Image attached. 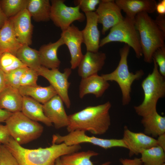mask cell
<instances>
[{
	"instance_id": "d590c367",
	"label": "cell",
	"mask_w": 165,
	"mask_h": 165,
	"mask_svg": "<svg viewBox=\"0 0 165 165\" xmlns=\"http://www.w3.org/2000/svg\"><path fill=\"white\" fill-rule=\"evenodd\" d=\"M158 65L160 73L165 77V46L158 48L154 53L152 56Z\"/></svg>"
},
{
	"instance_id": "8d00e7d4",
	"label": "cell",
	"mask_w": 165,
	"mask_h": 165,
	"mask_svg": "<svg viewBox=\"0 0 165 165\" xmlns=\"http://www.w3.org/2000/svg\"><path fill=\"white\" fill-rule=\"evenodd\" d=\"M11 137L6 126L0 124V142L6 145Z\"/></svg>"
},
{
	"instance_id": "7dc6e473",
	"label": "cell",
	"mask_w": 165,
	"mask_h": 165,
	"mask_svg": "<svg viewBox=\"0 0 165 165\" xmlns=\"http://www.w3.org/2000/svg\"><path fill=\"white\" fill-rule=\"evenodd\" d=\"M1 145V143L0 142V148Z\"/></svg>"
},
{
	"instance_id": "ba28073f",
	"label": "cell",
	"mask_w": 165,
	"mask_h": 165,
	"mask_svg": "<svg viewBox=\"0 0 165 165\" xmlns=\"http://www.w3.org/2000/svg\"><path fill=\"white\" fill-rule=\"evenodd\" d=\"M85 132L82 131L75 130L68 132L65 135L53 134L52 136V144L64 143L68 145L71 146L80 145L82 143H88L105 149L115 147L127 148L122 139L101 138L93 136H88Z\"/></svg>"
},
{
	"instance_id": "d6986e66",
	"label": "cell",
	"mask_w": 165,
	"mask_h": 165,
	"mask_svg": "<svg viewBox=\"0 0 165 165\" xmlns=\"http://www.w3.org/2000/svg\"><path fill=\"white\" fill-rule=\"evenodd\" d=\"M50 19L62 31L70 26L76 18L70 13L63 0H51Z\"/></svg>"
},
{
	"instance_id": "bcb514c9",
	"label": "cell",
	"mask_w": 165,
	"mask_h": 165,
	"mask_svg": "<svg viewBox=\"0 0 165 165\" xmlns=\"http://www.w3.org/2000/svg\"><path fill=\"white\" fill-rule=\"evenodd\" d=\"M162 165H165V163H164L163 164H162Z\"/></svg>"
},
{
	"instance_id": "c3c4849f",
	"label": "cell",
	"mask_w": 165,
	"mask_h": 165,
	"mask_svg": "<svg viewBox=\"0 0 165 165\" xmlns=\"http://www.w3.org/2000/svg\"><path fill=\"white\" fill-rule=\"evenodd\" d=\"M1 54L0 53V56H1Z\"/></svg>"
},
{
	"instance_id": "b9f144b4",
	"label": "cell",
	"mask_w": 165,
	"mask_h": 165,
	"mask_svg": "<svg viewBox=\"0 0 165 165\" xmlns=\"http://www.w3.org/2000/svg\"><path fill=\"white\" fill-rule=\"evenodd\" d=\"M6 85L5 73L0 69V94Z\"/></svg>"
},
{
	"instance_id": "ab89813d",
	"label": "cell",
	"mask_w": 165,
	"mask_h": 165,
	"mask_svg": "<svg viewBox=\"0 0 165 165\" xmlns=\"http://www.w3.org/2000/svg\"><path fill=\"white\" fill-rule=\"evenodd\" d=\"M159 15H165V0H162L157 3L156 9Z\"/></svg>"
},
{
	"instance_id": "5b68a950",
	"label": "cell",
	"mask_w": 165,
	"mask_h": 165,
	"mask_svg": "<svg viewBox=\"0 0 165 165\" xmlns=\"http://www.w3.org/2000/svg\"><path fill=\"white\" fill-rule=\"evenodd\" d=\"M130 48L125 44L120 50V59L116 69L110 73L101 75L105 80L115 81L118 84L122 92L123 105H127L130 102L131 86L133 82L141 79L144 74L142 69L137 71L135 73L129 71L127 58Z\"/></svg>"
},
{
	"instance_id": "1f68e13d",
	"label": "cell",
	"mask_w": 165,
	"mask_h": 165,
	"mask_svg": "<svg viewBox=\"0 0 165 165\" xmlns=\"http://www.w3.org/2000/svg\"><path fill=\"white\" fill-rule=\"evenodd\" d=\"M28 67L18 68L5 74L6 85L18 89L21 76Z\"/></svg>"
},
{
	"instance_id": "2e32d148",
	"label": "cell",
	"mask_w": 165,
	"mask_h": 165,
	"mask_svg": "<svg viewBox=\"0 0 165 165\" xmlns=\"http://www.w3.org/2000/svg\"><path fill=\"white\" fill-rule=\"evenodd\" d=\"M106 57L102 52L87 51L82 58L78 67V73L82 78L97 74L104 66Z\"/></svg>"
},
{
	"instance_id": "277c9868",
	"label": "cell",
	"mask_w": 165,
	"mask_h": 165,
	"mask_svg": "<svg viewBox=\"0 0 165 165\" xmlns=\"http://www.w3.org/2000/svg\"><path fill=\"white\" fill-rule=\"evenodd\" d=\"M152 71L142 81L141 86L144 98L140 105L134 107L139 116L143 117L157 111L158 100L165 96V79L160 73L157 64L153 59Z\"/></svg>"
},
{
	"instance_id": "7402d4cb",
	"label": "cell",
	"mask_w": 165,
	"mask_h": 165,
	"mask_svg": "<svg viewBox=\"0 0 165 165\" xmlns=\"http://www.w3.org/2000/svg\"><path fill=\"white\" fill-rule=\"evenodd\" d=\"M22 45L17 40L10 21L8 18L0 28V53L8 52L15 55Z\"/></svg>"
},
{
	"instance_id": "836d02e7",
	"label": "cell",
	"mask_w": 165,
	"mask_h": 165,
	"mask_svg": "<svg viewBox=\"0 0 165 165\" xmlns=\"http://www.w3.org/2000/svg\"><path fill=\"white\" fill-rule=\"evenodd\" d=\"M100 0H75L73 1L75 6H78L85 13L95 12L96 7L101 2Z\"/></svg>"
},
{
	"instance_id": "4fadbf2b",
	"label": "cell",
	"mask_w": 165,
	"mask_h": 165,
	"mask_svg": "<svg viewBox=\"0 0 165 165\" xmlns=\"http://www.w3.org/2000/svg\"><path fill=\"white\" fill-rule=\"evenodd\" d=\"M43 108L45 116L56 129L67 127L68 116L65 111L64 102L58 95H56L43 104Z\"/></svg>"
},
{
	"instance_id": "603a6c76",
	"label": "cell",
	"mask_w": 165,
	"mask_h": 165,
	"mask_svg": "<svg viewBox=\"0 0 165 165\" xmlns=\"http://www.w3.org/2000/svg\"><path fill=\"white\" fill-rule=\"evenodd\" d=\"M21 112L34 121L41 122L48 127L52 125L44 113L43 104L30 97L23 96Z\"/></svg>"
},
{
	"instance_id": "ee69618b",
	"label": "cell",
	"mask_w": 165,
	"mask_h": 165,
	"mask_svg": "<svg viewBox=\"0 0 165 165\" xmlns=\"http://www.w3.org/2000/svg\"><path fill=\"white\" fill-rule=\"evenodd\" d=\"M8 19L2 10L0 2V28L3 25Z\"/></svg>"
},
{
	"instance_id": "f546056e",
	"label": "cell",
	"mask_w": 165,
	"mask_h": 165,
	"mask_svg": "<svg viewBox=\"0 0 165 165\" xmlns=\"http://www.w3.org/2000/svg\"><path fill=\"white\" fill-rule=\"evenodd\" d=\"M28 0H0L2 10L7 18L13 17L26 9Z\"/></svg>"
},
{
	"instance_id": "4316f807",
	"label": "cell",
	"mask_w": 165,
	"mask_h": 165,
	"mask_svg": "<svg viewBox=\"0 0 165 165\" xmlns=\"http://www.w3.org/2000/svg\"><path fill=\"white\" fill-rule=\"evenodd\" d=\"M95 151H77L72 153L63 155L60 157L63 165H94L90 160L91 157L98 155ZM111 162H106L101 165H110Z\"/></svg>"
},
{
	"instance_id": "ac0fdd59",
	"label": "cell",
	"mask_w": 165,
	"mask_h": 165,
	"mask_svg": "<svg viewBox=\"0 0 165 165\" xmlns=\"http://www.w3.org/2000/svg\"><path fill=\"white\" fill-rule=\"evenodd\" d=\"M110 85L108 81L98 74L82 78L79 86V97L82 99L86 94H92L97 98L101 97Z\"/></svg>"
},
{
	"instance_id": "8992f818",
	"label": "cell",
	"mask_w": 165,
	"mask_h": 165,
	"mask_svg": "<svg viewBox=\"0 0 165 165\" xmlns=\"http://www.w3.org/2000/svg\"><path fill=\"white\" fill-rule=\"evenodd\" d=\"M5 122L10 135L20 145L38 138L43 130L41 125L21 112L13 113Z\"/></svg>"
},
{
	"instance_id": "e575fe53",
	"label": "cell",
	"mask_w": 165,
	"mask_h": 165,
	"mask_svg": "<svg viewBox=\"0 0 165 165\" xmlns=\"http://www.w3.org/2000/svg\"><path fill=\"white\" fill-rule=\"evenodd\" d=\"M0 165H19L15 157L3 145L0 148Z\"/></svg>"
},
{
	"instance_id": "60d3db41",
	"label": "cell",
	"mask_w": 165,
	"mask_h": 165,
	"mask_svg": "<svg viewBox=\"0 0 165 165\" xmlns=\"http://www.w3.org/2000/svg\"><path fill=\"white\" fill-rule=\"evenodd\" d=\"M12 114L6 110L0 108V122H5Z\"/></svg>"
},
{
	"instance_id": "d4e9b609",
	"label": "cell",
	"mask_w": 165,
	"mask_h": 165,
	"mask_svg": "<svg viewBox=\"0 0 165 165\" xmlns=\"http://www.w3.org/2000/svg\"><path fill=\"white\" fill-rule=\"evenodd\" d=\"M141 122L144 127V133L152 137H158L165 133V117L156 111L142 117Z\"/></svg>"
},
{
	"instance_id": "9a60e30c",
	"label": "cell",
	"mask_w": 165,
	"mask_h": 165,
	"mask_svg": "<svg viewBox=\"0 0 165 165\" xmlns=\"http://www.w3.org/2000/svg\"><path fill=\"white\" fill-rule=\"evenodd\" d=\"M86 22L81 32L83 43L87 51L93 52L98 51L100 42V32L98 28V19L95 12L85 13Z\"/></svg>"
},
{
	"instance_id": "30bf717a",
	"label": "cell",
	"mask_w": 165,
	"mask_h": 165,
	"mask_svg": "<svg viewBox=\"0 0 165 165\" xmlns=\"http://www.w3.org/2000/svg\"><path fill=\"white\" fill-rule=\"evenodd\" d=\"M121 11L115 0L101 1L95 12L97 16L98 23L102 25V34L105 35L107 31L123 19Z\"/></svg>"
},
{
	"instance_id": "e0dca14e",
	"label": "cell",
	"mask_w": 165,
	"mask_h": 165,
	"mask_svg": "<svg viewBox=\"0 0 165 165\" xmlns=\"http://www.w3.org/2000/svg\"><path fill=\"white\" fill-rule=\"evenodd\" d=\"M116 4L126 14V16L134 20L141 12L152 13L155 12L157 4L155 0H116Z\"/></svg>"
},
{
	"instance_id": "d6a6232c",
	"label": "cell",
	"mask_w": 165,
	"mask_h": 165,
	"mask_svg": "<svg viewBox=\"0 0 165 165\" xmlns=\"http://www.w3.org/2000/svg\"><path fill=\"white\" fill-rule=\"evenodd\" d=\"M38 76L36 71L28 68L21 76L20 81V86L37 85V81Z\"/></svg>"
},
{
	"instance_id": "3957f363",
	"label": "cell",
	"mask_w": 165,
	"mask_h": 165,
	"mask_svg": "<svg viewBox=\"0 0 165 165\" xmlns=\"http://www.w3.org/2000/svg\"><path fill=\"white\" fill-rule=\"evenodd\" d=\"M134 22L139 33L144 61L151 63L153 62L154 52L165 46V33L147 13L141 12L137 14Z\"/></svg>"
},
{
	"instance_id": "44dd1931",
	"label": "cell",
	"mask_w": 165,
	"mask_h": 165,
	"mask_svg": "<svg viewBox=\"0 0 165 165\" xmlns=\"http://www.w3.org/2000/svg\"><path fill=\"white\" fill-rule=\"evenodd\" d=\"M23 99L18 89L6 85L0 94V108L12 113L21 112Z\"/></svg>"
},
{
	"instance_id": "6da1fadb",
	"label": "cell",
	"mask_w": 165,
	"mask_h": 165,
	"mask_svg": "<svg viewBox=\"0 0 165 165\" xmlns=\"http://www.w3.org/2000/svg\"><path fill=\"white\" fill-rule=\"evenodd\" d=\"M4 145L15 157L19 165H54L58 158L78 151L81 148L80 145L69 146L61 143L52 144L46 148L28 149L22 147L11 137L8 143Z\"/></svg>"
},
{
	"instance_id": "cb8c5ba5",
	"label": "cell",
	"mask_w": 165,
	"mask_h": 165,
	"mask_svg": "<svg viewBox=\"0 0 165 165\" xmlns=\"http://www.w3.org/2000/svg\"><path fill=\"white\" fill-rule=\"evenodd\" d=\"M18 89L23 96L30 97L42 104L57 94L55 89L50 85L46 87L41 86L37 84L20 86Z\"/></svg>"
},
{
	"instance_id": "74e56055",
	"label": "cell",
	"mask_w": 165,
	"mask_h": 165,
	"mask_svg": "<svg viewBox=\"0 0 165 165\" xmlns=\"http://www.w3.org/2000/svg\"><path fill=\"white\" fill-rule=\"evenodd\" d=\"M119 161L122 165H142V162L140 159L135 158L134 159L120 158Z\"/></svg>"
},
{
	"instance_id": "7c38bea8",
	"label": "cell",
	"mask_w": 165,
	"mask_h": 165,
	"mask_svg": "<svg viewBox=\"0 0 165 165\" xmlns=\"http://www.w3.org/2000/svg\"><path fill=\"white\" fill-rule=\"evenodd\" d=\"M122 139L129 150L130 157L138 155L144 149L158 145L156 139L144 133L133 132L126 126L124 127Z\"/></svg>"
},
{
	"instance_id": "f6af8a7d",
	"label": "cell",
	"mask_w": 165,
	"mask_h": 165,
	"mask_svg": "<svg viewBox=\"0 0 165 165\" xmlns=\"http://www.w3.org/2000/svg\"><path fill=\"white\" fill-rule=\"evenodd\" d=\"M54 165H63L61 160L60 157L56 159Z\"/></svg>"
},
{
	"instance_id": "f35d334b",
	"label": "cell",
	"mask_w": 165,
	"mask_h": 165,
	"mask_svg": "<svg viewBox=\"0 0 165 165\" xmlns=\"http://www.w3.org/2000/svg\"><path fill=\"white\" fill-rule=\"evenodd\" d=\"M155 22L159 28L165 33V15H159L156 17Z\"/></svg>"
},
{
	"instance_id": "7a4b0ae2",
	"label": "cell",
	"mask_w": 165,
	"mask_h": 165,
	"mask_svg": "<svg viewBox=\"0 0 165 165\" xmlns=\"http://www.w3.org/2000/svg\"><path fill=\"white\" fill-rule=\"evenodd\" d=\"M109 101L95 106H88L70 115L66 127L68 132L75 130L88 131L96 135L106 133L111 124Z\"/></svg>"
},
{
	"instance_id": "ffe728a7",
	"label": "cell",
	"mask_w": 165,
	"mask_h": 165,
	"mask_svg": "<svg viewBox=\"0 0 165 165\" xmlns=\"http://www.w3.org/2000/svg\"><path fill=\"white\" fill-rule=\"evenodd\" d=\"M64 45L61 37L54 42L42 45L38 50L41 66L49 69L58 68L61 62L58 58L57 52L59 48Z\"/></svg>"
},
{
	"instance_id": "f1b7e54d",
	"label": "cell",
	"mask_w": 165,
	"mask_h": 165,
	"mask_svg": "<svg viewBox=\"0 0 165 165\" xmlns=\"http://www.w3.org/2000/svg\"><path fill=\"white\" fill-rule=\"evenodd\" d=\"M140 154L143 165H162L164 163L165 150L158 145L144 149Z\"/></svg>"
},
{
	"instance_id": "8fae6325",
	"label": "cell",
	"mask_w": 165,
	"mask_h": 165,
	"mask_svg": "<svg viewBox=\"0 0 165 165\" xmlns=\"http://www.w3.org/2000/svg\"><path fill=\"white\" fill-rule=\"evenodd\" d=\"M62 31L61 37L68 49L71 56V68L74 69L78 67L83 55L81 49V44L83 43L81 31L72 24Z\"/></svg>"
},
{
	"instance_id": "7bdbcfd3",
	"label": "cell",
	"mask_w": 165,
	"mask_h": 165,
	"mask_svg": "<svg viewBox=\"0 0 165 165\" xmlns=\"http://www.w3.org/2000/svg\"><path fill=\"white\" fill-rule=\"evenodd\" d=\"M157 140L158 145L165 150V133L158 137Z\"/></svg>"
},
{
	"instance_id": "4dcf8cb0",
	"label": "cell",
	"mask_w": 165,
	"mask_h": 165,
	"mask_svg": "<svg viewBox=\"0 0 165 165\" xmlns=\"http://www.w3.org/2000/svg\"><path fill=\"white\" fill-rule=\"evenodd\" d=\"M27 67L15 55L8 52L2 53L0 57V69L7 74L15 69Z\"/></svg>"
},
{
	"instance_id": "52a82bcc",
	"label": "cell",
	"mask_w": 165,
	"mask_h": 165,
	"mask_svg": "<svg viewBox=\"0 0 165 165\" xmlns=\"http://www.w3.org/2000/svg\"><path fill=\"white\" fill-rule=\"evenodd\" d=\"M112 42H124L133 49L137 58L139 59L143 56L139 35L134 19L126 16L124 17L100 41V47Z\"/></svg>"
},
{
	"instance_id": "83f0119b",
	"label": "cell",
	"mask_w": 165,
	"mask_h": 165,
	"mask_svg": "<svg viewBox=\"0 0 165 165\" xmlns=\"http://www.w3.org/2000/svg\"><path fill=\"white\" fill-rule=\"evenodd\" d=\"M15 56L29 68L37 71L42 66L38 51L28 45H22L16 51Z\"/></svg>"
},
{
	"instance_id": "9c48e42d",
	"label": "cell",
	"mask_w": 165,
	"mask_h": 165,
	"mask_svg": "<svg viewBox=\"0 0 165 165\" xmlns=\"http://www.w3.org/2000/svg\"><path fill=\"white\" fill-rule=\"evenodd\" d=\"M71 69L66 68L63 72H61L58 68L49 69L41 66L37 71L39 75L44 77L49 82L68 108H69L71 105L68 94L71 83L68 79L72 73Z\"/></svg>"
},
{
	"instance_id": "5bb4252c",
	"label": "cell",
	"mask_w": 165,
	"mask_h": 165,
	"mask_svg": "<svg viewBox=\"0 0 165 165\" xmlns=\"http://www.w3.org/2000/svg\"><path fill=\"white\" fill-rule=\"evenodd\" d=\"M31 17L26 9L16 16L9 18L17 40L22 45L29 46L32 43L33 26Z\"/></svg>"
},
{
	"instance_id": "484cf974",
	"label": "cell",
	"mask_w": 165,
	"mask_h": 165,
	"mask_svg": "<svg viewBox=\"0 0 165 165\" xmlns=\"http://www.w3.org/2000/svg\"><path fill=\"white\" fill-rule=\"evenodd\" d=\"M51 8L49 0H28L26 9L31 17L39 22L50 20Z\"/></svg>"
}]
</instances>
